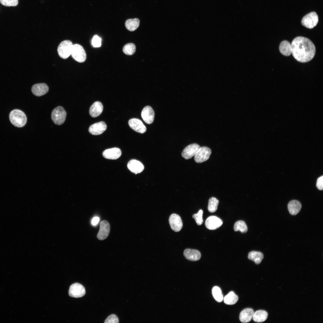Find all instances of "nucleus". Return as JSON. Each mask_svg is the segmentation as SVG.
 <instances>
[{
	"label": "nucleus",
	"instance_id": "1",
	"mask_svg": "<svg viewBox=\"0 0 323 323\" xmlns=\"http://www.w3.org/2000/svg\"><path fill=\"white\" fill-rule=\"evenodd\" d=\"M292 55L300 62L306 63L312 60L316 53L313 43L309 39L303 36L294 38L291 44Z\"/></svg>",
	"mask_w": 323,
	"mask_h": 323
},
{
	"label": "nucleus",
	"instance_id": "2",
	"mask_svg": "<svg viewBox=\"0 0 323 323\" xmlns=\"http://www.w3.org/2000/svg\"><path fill=\"white\" fill-rule=\"evenodd\" d=\"M9 119L12 124L19 127L24 126L27 122L26 115L23 112L19 109L12 111L10 113Z\"/></svg>",
	"mask_w": 323,
	"mask_h": 323
},
{
	"label": "nucleus",
	"instance_id": "3",
	"mask_svg": "<svg viewBox=\"0 0 323 323\" xmlns=\"http://www.w3.org/2000/svg\"><path fill=\"white\" fill-rule=\"evenodd\" d=\"M73 44L71 41L65 40L62 42L57 48L59 56L63 59L68 58L71 54Z\"/></svg>",
	"mask_w": 323,
	"mask_h": 323
},
{
	"label": "nucleus",
	"instance_id": "4",
	"mask_svg": "<svg viewBox=\"0 0 323 323\" xmlns=\"http://www.w3.org/2000/svg\"><path fill=\"white\" fill-rule=\"evenodd\" d=\"M66 112L61 106H58L54 109L51 114V118L53 122L56 125H60L65 121Z\"/></svg>",
	"mask_w": 323,
	"mask_h": 323
},
{
	"label": "nucleus",
	"instance_id": "5",
	"mask_svg": "<svg viewBox=\"0 0 323 323\" xmlns=\"http://www.w3.org/2000/svg\"><path fill=\"white\" fill-rule=\"evenodd\" d=\"M318 21V17L317 13L315 12H312L304 16L301 23L304 26L312 29L316 26Z\"/></svg>",
	"mask_w": 323,
	"mask_h": 323
},
{
	"label": "nucleus",
	"instance_id": "6",
	"mask_svg": "<svg viewBox=\"0 0 323 323\" xmlns=\"http://www.w3.org/2000/svg\"><path fill=\"white\" fill-rule=\"evenodd\" d=\"M71 55L75 60L79 63L84 62L86 59V54L84 48L78 44L73 45Z\"/></svg>",
	"mask_w": 323,
	"mask_h": 323
},
{
	"label": "nucleus",
	"instance_id": "7",
	"mask_svg": "<svg viewBox=\"0 0 323 323\" xmlns=\"http://www.w3.org/2000/svg\"><path fill=\"white\" fill-rule=\"evenodd\" d=\"M211 150L206 147H201L194 156V159L196 162L201 163L208 160L211 154Z\"/></svg>",
	"mask_w": 323,
	"mask_h": 323
},
{
	"label": "nucleus",
	"instance_id": "8",
	"mask_svg": "<svg viewBox=\"0 0 323 323\" xmlns=\"http://www.w3.org/2000/svg\"><path fill=\"white\" fill-rule=\"evenodd\" d=\"M86 291L84 287L81 284L75 283L72 284L70 287L68 294L72 297L80 298L83 296L85 294Z\"/></svg>",
	"mask_w": 323,
	"mask_h": 323
},
{
	"label": "nucleus",
	"instance_id": "9",
	"mask_svg": "<svg viewBox=\"0 0 323 323\" xmlns=\"http://www.w3.org/2000/svg\"><path fill=\"white\" fill-rule=\"evenodd\" d=\"M200 147L196 143L190 144L183 150L182 153V156L186 159H190L196 155Z\"/></svg>",
	"mask_w": 323,
	"mask_h": 323
},
{
	"label": "nucleus",
	"instance_id": "10",
	"mask_svg": "<svg viewBox=\"0 0 323 323\" xmlns=\"http://www.w3.org/2000/svg\"><path fill=\"white\" fill-rule=\"evenodd\" d=\"M169 223L171 229L175 232L180 231L183 226L182 220L180 216L175 214H173L170 216L169 219Z\"/></svg>",
	"mask_w": 323,
	"mask_h": 323
},
{
	"label": "nucleus",
	"instance_id": "11",
	"mask_svg": "<svg viewBox=\"0 0 323 323\" xmlns=\"http://www.w3.org/2000/svg\"><path fill=\"white\" fill-rule=\"evenodd\" d=\"M110 231L109 223L106 220L102 221L100 223V229L97 235V239L100 240H103L108 236Z\"/></svg>",
	"mask_w": 323,
	"mask_h": 323
},
{
	"label": "nucleus",
	"instance_id": "12",
	"mask_svg": "<svg viewBox=\"0 0 323 323\" xmlns=\"http://www.w3.org/2000/svg\"><path fill=\"white\" fill-rule=\"evenodd\" d=\"M129 126L135 131L140 133H143L146 131L145 126L139 119L137 118H132L129 121Z\"/></svg>",
	"mask_w": 323,
	"mask_h": 323
},
{
	"label": "nucleus",
	"instance_id": "13",
	"mask_svg": "<svg viewBox=\"0 0 323 323\" xmlns=\"http://www.w3.org/2000/svg\"><path fill=\"white\" fill-rule=\"evenodd\" d=\"M223 223L222 220L218 217L215 216H211L206 219L205 224L208 229L214 230L220 227Z\"/></svg>",
	"mask_w": 323,
	"mask_h": 323
},
{
	"label": "nucleus",
	"instance_id": "14",
	"mask_svg": "<svg viewBox=\"0 0 323 323\" xmlns=\"http://www.w3.org/2000/svg\"><path fill=\"white\" fill-rule=\"evenodd\" d=\"M154 112L152 108L150 106L145 107L141 113V117L144 121L147 124H150L154 121Z\"/></svg>",
	"mask_w": 323,
	"mask_h": 323
},
{
	"label": "nucleus",
	"instance_id": "15",
	"mask_svg": "<svg viewBox=\"0 0 323 323\" xmlns=\"http://www.w3.org/2000/svg\"><path fill=\"white\" fill-rule=\"evenodd\" d=\"M106 128L107 126L105 123L101 121L90 126L89 129V131L92 135H97L102 134Z\"/></svg>",
	"mask_w": 323,
	"mask_h": 323
},
{
	"label": "nucleus",
	"instance_id": "16",
	"mask_svg": "<svg viewBox=\"0 0 323 323\" xmlns=\"http://www.w3.org/2000/svg\"><path fill=\"white\" fill-rule=\"evenodd\" d=\"M127 167L131 172L135 174L141 172L144 169L143 164L140 161L135 159L130 160L128 163Z\"/></svg>",
	"mask_w": 323,
	"mask_h": 323
},
{
	"label": "nucleus",
	"instance_id": "17",
	"mask_svg": "<svg viewBox=\"0 0 323 323\" xmlns=\"http://www.w3.org/2000/svg\"><path fill=\"white\" fill-rule=\"evenodd\" d=\"M48 86L45 83H39L34 85L32 87V92L37 96H40L46 94L48 91Z\"/></svg>",
	"mask_w": 323,
	"mask_h": 323
},
{
	"label": "nucleus",
	"instance_id": "18",
	"mask_svg": "<svg viewBox=\"0 0 323 323\" xmlns=\"http://www.w3.org/2000/svg\"><path fill=\"white\" fill-rule=\"evenodd\" d=\"M121 154V152L120 149L116 147L106 149L103 153V155L105 158L113 160L118 159Z\"/></svg>",
	"mask_w": 323,
	"mask_h": 323
},
{
	"label": "nucleus",
	"instance_id": "19",
	"mask_svg": "<svg viewBox=\"0 0 323 323\" xmlns=\"http://www.w3.org/2000/svg\"><path fill=\"white\" fill-rule=\"evenodd\" d=\"M184 255L186 259L192 261L198 260L201 257V253L199 251L190 249L185 250Z\"/></svg>",
	"mask_w": 323,
	"mask_h": 323
},
{
	"label": "nucleus",
	"instance_id": "20",
	"mask_svg": "<svg viewBox=\"0 0 323 323\" xmlns=\"http://www.w3.org/2000/svg\"><path fill=\"white\" fill-rule=\"evenodd\" d=\"M103 109V106L101 102L99 101L95 102L90 108L89 114L92 117H96L101 114Z\"/></svg>",
	"mask_w": 323,
	"mask_h": 323
},
{
	"label": "nucleus",
	"instance_id": "21",
	"mask_svg": "<svg viewBox=\"0 0 323 323\" xmlns=\"http://www.w3.org/2000/svg\"><path fill=\"white\" fill-rule=\"evenodd\" d=\"M254 313V310L251 308L244 309L240 312L239 316L240 321L243 323H247L250 321Z\"/></svg>",
	"mask_w": 323,
	"mask_h": 323
},
{
	"label": "nucleus",
	"instance_id": "22",
	"mask_svg": "<svg viewBox=\"0 0 323 323\" xmlns=\"http://www.w3.org/2000/svg\"><path fill=\"white\" fill-rule=\"evenodd\" d=\"M301 205L298 201L293 200L290 201L288 204V209L290 213L293 215H296L300 211Z\"/></svg>",
	"mask_w": 323,
	"mask_h": 323
},
{
	"label": "nucleus",
	"instance_id": "23",
	"mask_svg": "<svg viewBox=\"0 0 323 323\" xmlns=\"http://www.w3.org/2000/svg\"><path fill=\"white\" fill-rule=\"evenodd\" d=\"M280 52L284 55L289 56L292 53L291 44L287 40H284L280 43L279 46Z\"/></svg>",
	"mask_w": 323,
	"mask_h": 323
},
{
	"label": "nucleus",
	"instance_id": "24",
	"mask_svg": "<svg viewBox=\"0 0 323 323\" xmlns=\"http://www.w3.org/2000/svg\"><path fill=\"white\" fill-rule=\"evenodd\" d=\"M268 316V314L266 311L263 310H259L254 313L252 318L256 322H262L267 319Z\"/></svg>",
	"mask_w": 323,
	"mask_h": 323
},
{
	"label": "nucleus",
	"instance_id": "25",
	"mask_svg": "<svg viewBox=\"0 0 323 323\" xmlns=\"http://www.w3.org/2000/svg\"><path fill=\"white\" fill-rule=\"evenodd\" d=\"M263 254L259 252L252 251L249 253L248 258L257 264H259L263 258Z\"/></svg>",
	"mask_w": 323,
	"mask_h": 323
},
{
	"label": "nucleus",
	"instance_id": "26",
	"mask_svg": "<svg viewBox=\"0 0 323 323\" xmlns=\"http://www.w3.org/2000/svg\"><path fill=\"white\" fill-rule=\"evenodd\" d=\"M238 297L233 291L230 292L223 298L224 303L228 305H233L237 302Z\"/></svg>",
	"mask_w": 323,
	"mask_h": 323
},
{
	"label": "nucleus",
	"instance_id": "27",
	"mask_svg": "<svg viewBox=\"0 0 323 323\" xmlns=\"http://www.w3.org/2000/svg\"><path fill=\"white\" fill-rule=\"evenodd\" d=\"M140 21L137 18L129 19L126 20L125 26L128 30L134 31L136 30L139 25Z\"/></svg>",
	"mask_w": 323,
	"mask_h": 323
},
{
	"label": "nucleus",
	"instance_id": "28",
	"mask_svg": "<svg viewBox=\"0 0 323 323\" xmlns=\"http://www.w3.org/2000/svg\"><path fill=\"white\" fill-rule=\"evenodd\" d=\"M213 297L218 302H222L223 299V295L220 288L217 286L213 287L212 290Z\"/></svg>",
	"mask_w": 323,
	"mask_h": 323
},
{
	"label": "nucleus",
	"instance_id": "29",
	"mask_svg": "<svg viewBox=\"0 0 323 323\" xmlns=\"http://www.w3.org/2000/svg\"><path fill=\"white\" fill-rule=\"evenodd\" d=\"M234 229L235 231H239L243 233H246L248 231V228L246 224L242 220H239L236 222L234 224Z\"/></svg>",
	"mask_w": 323,
	"mask_h": 323
},
{
	"label": "nucleus",
	"instance_id": "30",
	"mask_svg": "<svg viewBox=\"0 0 323 323\" xmlns=\"http://www.w3.org/2000/svg\"><path fill=\"white\" fill-rule=\"evenodd\" d=\"M219 201L214 197L211 198L209 200L208 210L211 213L215 212L217 209Z\"/></svg>",
	"mask_w": 323,
	"mask_h": 323
},
{
	"label": "nucleus",
	"instance_id": "31",
	"mask_svg": "<svg viewBox=\"0 0 323 323\" xmlns=\"http://www.w3.org/2000/svg\"><path fill=\"white\" fill-rule=\"evenodd\" d=\"M136 51V47L133 43H128L123 47V51L125 54L131 55L134 54Z\"/></svg>",
	"mask_w": 323,
	"mask_h": 323
},
{
	"label": "nucleus",
	"instance_id": "32",
	"mask_svg": "<svg viewBox=\"0 0 323 323\" xmlns=\"http://www.w3.org/2000/svg\"><path fill=\"white\" fill-rule=\"evenodd\" d=\"M203 212L202 210H200L197 214H194L193 215V217L195 220L197 224L198 225H201L203 223Z\"/></svg>",
	"mask_w": 323,
	"mask_h": 323
},
{
	"label": "nucleus",
	"instance_id": "33",
	"mask_svg": "<svg viewBox=\"0 0 323 323\" xmlns=\"http://www.w3.org/2000/svg\"><path fill=\"white\" fill-rule=\"evenodd\" d=\"M1 4L6 6H15L18 4V0H0Z\"/></svg>",
	"mask_w": 323,
	"mask_h": 323
},
{
	"label": "nucleus",
	"instance_id": "34",
	"mask_svg": "<svg viewBox=\"0 0 323 323\" xmlns=\"http://www.w3.org/2000/svg\"><path fill=\"white\" fill-rule=\"evenodd\" d=\"M119 320L117 316L114 314L109 316L105 320V323H118Z\"/></svg>",
	"mask_w": 323,
	"mask_h": 323
},
{
	"label": "nucleus",
	"instance_id": "35",
	"mask_svg": "<svg viewBox=\"0 0 323 323\" xmlns=\"http://www.w3.org/2000/svg\"><path fill=\"white\" fill-rule=\"evenodd\" d=\"M101 39L97 35H95L92 40V44L95 47H100L101 45Z\"/></svg>",
	"mask_w": 323,
	"mask_h": 323
},
{
	"label": "nucleus",
	"instance_id": "36",
	"mask_svg": "<svg viewBox=\"0 0 323 323\" xmlns=\"http://www.w3.org/2000/svg\"><path fill=\"white\" fill-rule=\"evenodd\" d=\"M316 186L317 188L320 190H322L323 189V176L320 177L319 178L317 181Z\"/></svg>",
	"mask_w": 323,
	"mask_h": 323
},
{
	"label": "nucleus",
	"instance_id": "37",
	"mask_svg": "<svg viewBox=\"0 0 323 323\" xmlns=\"http://www.w3.org/2000/svg\"><path fill=\"white\" fill-rule=\"evenodd\" d=\"M100 221V218L97 217H93L91 220V224L94 226H95L97 225Z\"/></svg>",
	"mask_w": 323,
	"mask_h": 323
}]
</instances>
